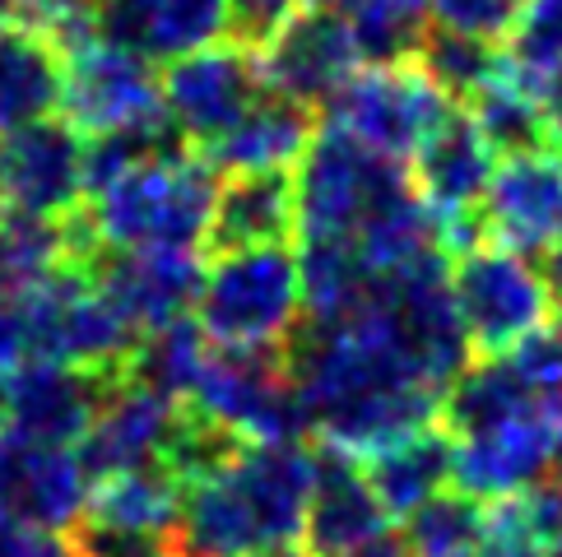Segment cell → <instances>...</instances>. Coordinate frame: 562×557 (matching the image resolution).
I'll use <instances>...</instances> for the list:
<instances>
[{"instance_id":"e0dca14e","label":"cell","mask_w":562,"mask_h":557,"mask_svg":"<svg viewBox=\"0 0 562 557\" xmlns=\"http://www.w3.org/2000/svg\"><path fill=\"white\" fill-rule=\"evenodd\" d=\"M391 530L386 507L363 474V461L335 446L312 451V492L303 515V548L312 557H335Z\"/></svg>"},{"instance_id":"4316f807","label":"cell","mask_w":562,"mask_h":557,"mask_svg":"<svg viewBox=\"0 0 562 557\" xmlns=\"http://www.w3.org/2000/svg\"><path fill=\"white\" fill-rule=\"evenodd\" d=\"M330 5L345 14L358 61L368 66L414 61V52L432 24L428 0H330Z\"/></svg>"},{"instance_id":"83f0119b","label":"cell","mask_w":562,"mask_h":557,"mask_svg":"<svg viewBox=\"0 0 562 557\" xmlns=\"http://www.w3.org/2000/svg\"><path fill=\"white\" fill-rule=\"evenodd\" d=\"M488 534V507L460 488H441L405 515L400 539L414 557H470Z\"/></svg>"},{"instance_id":"30bf717a","label":"cell","mask_w":562,"mask_h":557,"mask_svg":"<svg viewBox=\"0 0 562 557\" xmlns=\"http://www.w3.org/2000/svg\"><path fill=\"white\" fill-rule=\"evenodd\" d=\"M61 112V122H70L79 135L164 122V75L145 56L93 37L66 56Z\"/></svg>"},{"instance_id":"6da1fadb","label":"cell","mask_w":562,"mask_h":557,"mask_svg":"<svg viewBox=\"0 0 562 557\" xmlns=\"http://www.w3.org/2000/svg\"><path fill=\"white\" fill-rule=\"evenodd\" d=\"M218 172L195 149L135 163L108 191L85 201L98 247L112 251H200L210 228Z\"/></svg>"},{"instance_id":"3957f363","label":"cell","mask_w":562,"mask_h":557,"mask_svg":"<svg viewBox=\"0 0 562 557\" xmlns=\"http://www.w3.org/2000/svg\"><path fill=\"white\" fill-rule=\"evenodd\" d=\"M210 344H289L303 321V278L289 242L210 255L195 297Z\"/></svg>"},{"instance_id":"9a60e30c","label":"cell","mask_w":562,"mask_h":557,"mask_svg":"<svg viewBox=\"0 0 562 557\" xmlns=\"http://www.w3.org/2000/svg\"><path fill=\"white\" fill-rule=\"evenodd\" d=\"M116 376L66 367V363H24L5 376V405H10V432L29 436L43 446H66L89 432L93 413L103 409Z\"/></svg>"},{"instance_id":"f35d334b","label":"cell","mask_w":562,"mask_h":557,"mask_svg":"<svg viewBox=\"0 0 562 557\" xmlns=\"http://www.w3.org/2000/svg\"><path fill=\"white\" fill-rule=\"evenodd\" d=\"M539 557H562V539H558V544H549V548H539Z\"/></svg>"},{"instance_id":"74e56055","label":"cell","mask_w":562,"mask_h":557,"mask_svg":"<svg viewBox=\"0 0 562 557\" xmlns=\"http://www.w3.org/2000/svg\"><path fill=\"white\" fill-rule=\"evenodd\" d=\"M247 557H312L303 544H274V548H256V553H247Z\"/></svg>"},{"instance_id":"8fae6325","label":"cell","mask_w":562,"mask_h":557,"mask_svg":"<svg viewBox=\"0 0 562 557\" xmlns=\"http://www.w3.org/2000/svg\"><path fill=\"white\" fill-rule=\"evenodd\" d=\"M479 242L539 261L562 247V149L512 154L493 168L479 201Z\"/></svg>"},{"instance_id":"60d3db41","label":"cell","mask_w":562,"mask_h":557,"mask_svg":"<svg viewBox=\"0 0 562 557\" xmlns=\"http://www.w3.org/2000/svg\"><path fill=\"white\" fill-rule=\"evenodd\" d=\"M0 209H5V205H0Z\"/></svg>"},{"instance_id":"5bb4252c","label":"cell","mask_w":562,"mask_h":557,"mask_svg":"<svg viewBox=\"0 0 562 557\" xmlns=\"http://www.w3.org/2000/svg\"><path fill=\"white\" fill-rule=\"evenodd\" d=\"M85 274L139 334H149L158 326L191 316L195 297H200V278H205V261H200V251L98 247L85 261Z\"/></svg>"},{"instance_id":"d590c367","label":"cell","mask_w":562,"mask_h":557,"mask_svg":"<svg viewBox=\"0 0 562 557\" xmlns=\"http://www.w3.org/2000/svg\"><path fill=\"white\" fill-rule=\"evenodd\" d=\"M535 98H539V112H544V122H549L553 149H562V66H553L544 79H539Z\"/></svg>"},{"instance_id":"1f68e13d","label":"cell","mask_w":562,"mask_h":557,"mask_svg":"<svg viewBox=\"0 0 562 557\" xmlns=\"http://www.w3.org/2000/svg\"><path fill=\"white\" fill-rule=\"evenodd\" d=\"M530 0H428V19L432 29H447L460 37H474V43L488 47H507L512 29L520 24Z\"/></svg>"},{"instance_id":"ffe728a7","label":"cell","mask_w":562,"mask_h":557,"mask_svg":"<svg viewBox=\"0 0 562 557\" xmlns=\"http://www.w3.org/2000/svg\"><path fill=\"white\" fill-rule=\"evenodd\" d=\"M293 237H297L293 168L218 177L200 255H224V251H243V247H274V242H293Z\"/></svg>"},{"instance_id":"b9f144b4","label":"cell","mask_w":562,"mask_h":557,"mask_svg":"<svg viewBox=\"0 0 562 557\" xmlns=\"http://www.w3.org/2000/svg\"><path fill=\"white\" fill-rule=\"evenodd\" d=\"M558 474H562V469H558Z\"/></svg>"},{"instance_id":"836d02e7","label":"cell","mask_w":562,"mask_h":557,"mask_svg":"<svg viewBox=\"0 0 562 557\" xmlns=\"http://www.w3.org/2000/svg\"><path fill=\"white\" fill-rule=\"evenodd\" d=\"M0 557H79L70 534L37 530L29 521H19L14 511L0 507Z\"/></svg>"},{"instance_id":"52a82bcc","label":"cell","mask_w":562,"mask_h":557,"mask_svg":"<svg viewBox=\"0 0 562 557\" xmlns=\"http://www.w3.org/2000/svg\"><path fill=\"white\" fill-rule=\"evenodd\" d=\"M447 98L414 61L395 66H358L345 89L326 103V122L353 135L363 149L409 163L424 135L447 116Z\"/></svg>"},{"instance_id":"ab89813d","label":"cell","mask_w":562,"mask_h":557,"mask_svg":"<svg viewBox=\"0 0 562 557\" xmlns=\"http://www.w3.org/2000/svg\"><path fill=\"white\" fill-rule=\"evenodd\" d=\"M10 24V0H0V29Z\"/></svg>"},{"instance_id":"4dcf8cb0","label":"cell","mask_w":562,"mask_h":557,"mask_svg":"<svg viewBox=\"0 0 562 557\" xmlns=\"http://www.w3.org/2000/svg\"><path fill=\"white\" fill-rule=\"evenodd\" d=\"M10 24L43 33L70 56L98 37V0H10Z\"/></svg>"},{"instance_id":"e575fe53","label":"cell","mask_w":562,"mask_h":557,"mask_svg":"<svg viewBox=\"0 0 562 557\" xmlns=\"http://www.w3.org/2000/svg\"><path fill=\"white\" fill-rule=\"evenodd\" d=\"M24 363H29V316H24V297L10 293L0 297V376H10Z\"/></svg>"},{"instance_id":"9c48e42d","label":"cell","mask_w":562,"mask_h":557,"mask_svg":"<svg viewBox=\"0 0 562 557\" xmlns=\"http://www.w3.org/2000/svg\"><path fill=\"white\" fill-rule=\"evenodd\" d=\"M409 182L418 191V201L432 214V224L441 232V247L460 251L479 242V201L497 168V154L488 149V139L479 135L465 107H447V116L424 135V145L409 154Z\"/></svg>"},{"instance_id":"4fadbf2b","label":"cell","mask_w":562,"mask_h":557,"mask_svg":"<svg viewBox=\"0 0 562 557\" xmlns=\"http://www.w3.org/2000/svg\"><path fill=\"white\" fill-rule=\"evenodd\" d=\"M0 205L47 218L85 205V135L56 116L0 135Z\"/></svg>"},{"instance_id":"ba28073f","label":"cell","mask_w":562,"mask_h":557,"mask_svg":"<svg viewBox=\"0 0 562 557\" xmlns=\"http://www.w3.org/2000/svg\"><path fill=\"white\" fill-rule=\"evenodd\" d=\"M260 93H266V79H260L256 47L228 33L172 56L164 70V116L187 149L214 145L228 126L243 122Z\"/></svg>"},{"instance_id":"484cf974","label":"cell","mask_w":562,"mask_h":557,"mask_svg":"<svg viewBox=\"0 0 562 557\" xmlns=\"http://www.w3.org/2000/svg\"><path fill=\"white\" fill-rule=\"evenodd\" d=\"M205 353H210V334L200 330L195 316H182V321L139 334L131 363L122 367V382L164 395L172 405H187L200 382V367H205Z\"/></svg>"},{"instance_id":"ac0fdd59","label":"cell","mask_w":562,"mask_h":557,"mask_svg":"<svg viewBox=\"0 0 562 557\" xmlns=\"http://www.w3.org/2000/svg\"><path fill=\"white\" fill-rule=\"evenodd\" d=\"M228 33V0H98V43L172 61Z\"/></svg>"},{"instance_id":"f1b7e54d","label":"cell","mask_w":562,"mask_h":557,"mask_svg":"<svg viewBox=\"0 0 562 557\" xmlns=\"http://www.w3.org/2000/svg\"><path fill=\"white\" fill-rule=\"evenodd\" d=\"M497 61H502L497 47L474 43V37H460V33H447V29H432V24L424 33V43H418V52H414V66L432 79L447 103H465V98L493 75Z\"/></svg>"},{"instance_id":"f546056e","label":"cell","mask_w":562,"mask_h":557,"mask_svg":"<svg viewBox=\"0 0 562 557\" xmlns=\"http://www.w3.org/2000/svg\"><path fill=\"white\" fill-rule=\"evenodd\" d=\"M507 66L535 89L553 66H562V0H530L520 24L512 29L507 47Z\"/></svg>"},{"instance_id":"7402d4cb","label":"cell","mask_w":562,"mask_h":557,"mask_svg":"<svg viewBox=\"0 0 562 557\" xmlns=\"http://www.w3.org/2000/svg\"><path fill=\"white\" fill-rule=\"evenodd\" d=\"M66 56L43 33L5 24L0 29V135L47 122L61 112Z\"/></svg>"},{"instance_id":"2e32d148","label":"cell","mask_w":562,"mask_h":557,"mask_svg":"<svg viewBox=\"0 0 562 557\" xmlns=\"http://www.w3.org/2000/svg\"><path fill=\"white\" fill-rule=\"evenodd\" d=\"M85 502L89 474L79 469L75 451L0 432V507L37 530L70 534L85 521Z\"/></svg>"},{"instance_id":"603a6c76","label":"cell","mask_w":562,"mask_h":557,"mask_svg":"<svg viewBox=\"0 0 562 557\" xmlns=\"http://www.w3.org/2000/svg\"><path fill=\"white\" fill-rule=\"evenodd\" d=\"M363 474L391 521L395 515L405 521L414 507H424L428 497L451 488V436L441 432V423L418 428L400 442L363 455Z\"/></svg>"},{"instance_id":"7a4b0ae2","label":"cell","mask_w":562,"mask_h":557,"mask_svg":"<svg viewBox=\"0 0 562 557\" xmlns=\"http://www.w3.org/2000/svg\"><path fill=\"white\" fill-rule=\"evenodd\" d=\"M447 288L465 330L470 357H507L535 340L553 316V293L530 255L497 242H474L447 255Z\"/></svg>"},{"instance_id":"d6986e66","label":"cell","mask_w":562,"mask_h":557,"mask_svg":"<svg viewBox=\"0 0 562 557\" xmlns=\"http://www.w3.org/2000/svg\"><path fill=\"white\" fill-rule=\"evenodd\" d=\"M177 409L182 405L164 400V395L116 382L112 395L103 400V409L93 413L89 432L75 442V461H79V469L89 474V484L158 461L168 432L177 423Z\"/></svg>"},{"instance_id":"44dd1931","label":"cell","mask_w":562,"mask_h":557,"mask_svg":"<svg viewBox=\"0 0 562 557\" xmlns=\"http://www.w3.org/2000/svg\"><path fill=\"white\" fill-rule=\"evenodd\" d=\"M321 126V112L293 103L279 93H260L251 112L237 126H228L214 145L195 149L218 177L233 172H270V168H297V158L307 154L312 135Z\"/></svg>"},{"instance_id":"7c38bea8","label":"cell","mask_w":562,"mask_h":557,"mask_svg":"<svg viewBox=\"0 0 562 557\" xmlns=\"http://www.w3.org/2000/svg\"><path fill=\"white\" fill-rule=\"evenodd\" d=\"M260 79L279 98H293L312 112H321L345 89V79L363 66L349 37L345 14L335 5H307L289 14L266 43L256 47Z\"/></svg>"},{"instance_id":"5b68a950","label":"cell","mask_w":562,"mask_h":557,"mask_svg":"<svg viewBox=\"0 0 562 557\" xmlns=\"http://www.w3.org/2000/svg\"><path fill=\"white\" fill-rule=\"evenodd\" d=\"M409 182V168L363 149L353 135L321 122L307 154L293 168L297 237L303 242H353L363 218Z\"/></svg>"},{"instance_id":"d6a6232c","label":"cell","mask_w":562,"mask_h":557,"mask_svg":"<svg viewBox=\"0 0 562 557\" xmlns=\"http://www.w3.org/2000/svg\"><path fill=\"white\" fill-rule=\"evenodd\" d=\"M307 5H330V0H228V37L260 47L289 14Z\"/></svg>"},{"instance_id":"8d00e7d4","label":"cell","mask_w":562,"mask_h":557,"mask_svg":"<svg viewBox=\"0 0 562 557\" xmlns=\"http://www.w3.org/2000/svg\"><path fill=\"white\" fill-rule=\"evenodd\" d=\"M335 557H414L409 548H405V539L400 534H376V539H368V544H358V548H349V553H335Z\"/></svg>"},{"instance_id":"277c9868","label":"cell","mask_w":562,"mask_h":557,"mask_svg":"<svg viewBox=\"0 0 562 557\" xmlns=\"http://www.w3.org/2000/svg\"><path fill=\"white\" fill-rule=\"evenodd\" d=\"M187 405L243 442H307L312 432L284 344H210Z\"/></svg>"},{"instance_id":"8992f818","label":"cell","mask_w":562,"mask_h":557,"mask_svg":"<svg viewBox=\"0 0 562 557\" xmlns=\"http://www.w3.org/2000/svg\"><path fill=\"white\" fill-rule=\"evenodd\" d=\"M562 469V400H535L465 436H451V488L502 502Z\"/></svg>"},{"instance_id":"cb8c5ba5","label":"cell","mask_w":562,"mask_h":557,"mask_svg":"<svg viewBox=\"0 0 562 557\" xmlns=\"http://www.w3.org/2000/svg\"><path fill=\"white\" fill-rule=\"evenodd\" d=\"M177 502H182L177 474L164 461H149V465L112 474V479L89 484L85 521L79 525L122 530V534H164L177 515Z\"/></svg>"},{"instance_id":"d4e9b609","label":"cell","mask_w":562,"mask_h":557,"mask_svg":"<svg viewBox=\"0 0 562 557\" xmlns=\"http://www.w3.org/2000/svg\"><path fill=\"white\" fill-rule=\"evenodd\" d=\"M456 107L470 112V122L479 126V135L488 139V149L497 158L553 149L549 122H544V112H539V98H535V89L526 84V79L507 66V56H502L484 84Z\"/></svg>"}]
</instances>
